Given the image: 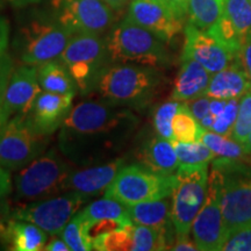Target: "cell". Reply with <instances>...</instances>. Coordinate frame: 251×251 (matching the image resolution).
I'll return each instance as SVG.
<instances>
[{
	"instance_id": "1",
	"label": "cell",
	"mask_w": 251,
	"mask_h": 251,
	"mask_svg": "<svg viewBox=\"0 0 251 251\" xmlns=\"http://www.w3.org/2000/svg\"><path fill=\"white\" fill-rule=\"evenodd\" d=\"M140 124L129 107L83 101L71 109L58 134L59 151L72 165L105 163L127 146Z\"/></svg>"
},
{
	"instance_id": "2",
	"label": "cell",
	"mask_w": 251,
	"mask_h": 251,
	"mask_svg": "<svg viewBox=\"0 0 251 251\" xmlns=\"http://www.w3.org/2000/svg\"><path fill=\"white\" fill-rule=\"evenodd\" d=\"M157 68L133 63H111L103 69L93 92L102 101L129 108H141L151 101L161 85Z\"/></svg>"
},
{
	"instance_id": "3",
	"label": "cell",
	"mask_w": 251,
	"mask_h": 251,
	"mask_svg": "<svg viewBox=\"0 0 251 251\" xmlns=\"http://www.w3.org/2000/svg\"><path fill=\"white\" fill-rule=\"evenodd\" d=\"M106 45L109 63H133L158 69L170 62L164 41L127 17L112 28Z\"/></svg>"
},
{
	"instance_id": "4",
	"label": "cell",
	"mask_w": 251,
	"mask_h": 251,
	"mask_svg": "<svg viewBox=\"0 0 251 251\" xmlns=\"http://www.w3.org/2000/svg\"><path fill=\"white\" fill-rule=\"evenodd\" d=\"M72 171L71 163L51 148L19 170L14 178L17 199L30 202L65 192V183Z\"/></svg>"
},
{
	"instance_id": "5",
	"label": "cell",
	"mask_w": 251,
	"mask_h": 251,
	"mask_svg": "<svg viewBox=\"0 0 251 251\" xmlns=\"http://www.w3.org/2000/svg\"><path fill=\"white\" fill-rule=\"evenodd\" d=\"M248 163L225 157L213 161V166L224 174L221 208L226 236L251 224V164Z\"/></svg>"
},
{
	"instance_id": "6",
	"label": "cell",
	"mask_w": 251,
	"mask_h": 251,
	"mask_svg": "<svg viewBox=\"0 0 251 251\" xmlns=\"http://www.w3.org/2000/svg\"><path fill=\"white\" fill-rule=\"evenodd\" d=\"M70 72L83 96L93 92L97 80L108 65L106 40L97 34L76 33L58 57Z\"/></svg>"
},
{
	"instance_id": "7",
	"label": "cell",
	"mask_w": 251,
	"mask_h": 251,
	"mask_svg": "<svg viewBox=\"0 0 251 251\" xmlns=\"http://www.w3.org/2000/svg\"><path fill=\"white\" fill-rule=\"evenodd\" d=\"M74 33L52 15H36L25 25L19 37V52L24 64L39 65L57 59Z\"/></svg>"
},
{
	"instance_id": "8",
	"label": "cell",
	"mask_w": 251,
	"mask_h": 251,
	"mask_svg": "<svg viewBox=\"0 0 251 251\" xmlns=\"http://www.w3.org/2000/svg\"><path fill=\"white\" fill-rule=\"evenodd\" d=\"M171 194V218L176 235H190L208 188V164L179 165Z\"/></svg>"
},
{
	"instance_id": "9",
	"label": "cell",
	"mask_w": 251,
	"mask_h": 251,
	"mask_svg": "<svg viewBox=\"0 0 251 251\" xmlns=\"http://www.w3.org/2000/svg\"><path fill=\"white\" fill-rule=\"evenodd\" d=\"M50 136L41 134L28 114L9 118L0 135V164L9 171H19L46 151Z\"/></svg>"
},
{
	"instance_id": "10",
	"label": "cell",
	"mask_w": 251,
	"mask_h": 251,
	"mask_svg": "<svg viewBox=\"0 0 251 251\" xmlns=\"http://www.w3.org/2000/svg\"><path fill=\"white\" fill-rule=\"evenodd\" d=\"M176 176L155 174L136 165H125L103 196L113 198L126 206L171 197Z\"/></svg>"
},
{
	"instance_id": "11",
	"label": "cell",
	"mask_w": 251,
	"mask_h": 251,
	"mask_svg": "<svg viewBox=\"0 0 251 251\" xmlns=\"http://www.w3.org/2000/svg\"><path fill=\"white\" fill-rule=\"evenodd\" d=\"M90 198L67 191L57 196L12 207L11 218L36 225L48 235H61L65 226L80 211Z\"/></svg>"
},
{
	"instance_id": "12",
	"label": "cell",
	"mask_w": 251,
	"mask_h": 251,
	"mask_svg": "<svg viewBox=\"0 0 251 251\" xmlns=\"http://www.w3.org/2000/svg\"><path fill=\"white\" fill-rule=\"evenodd\" d=\"M224 174L213 166L208 174V188L203 205L194 219L192 236L199 250H221L226 238L224 215L221 208V192Z\"/></svg>"
},
{
	"instance_id": "13",
	"label": "cell",
	"mask_w": 251,
	"mask_h": 251,
	"mask_svg": "<svg viewBox=\"0 0 251 251\" xmlns=\"http://www.w3.org/2000/svg\"><path fill=\"white\" fill-rule=\"evenodd\" d=\"M52 14L74 34L101 35L114 23L113 9L103 0H52Z\"/></svg>"
},
{
	"instance_id": "14",
	"label": "cell",
	"mask_w": 251,
	"mask_h": 251,
	"mask_svg": "<svg viewBox=\"0 0 251 251\" xmlns=\"http://www.w3.org/2000/svg\"><path fill=\"white\" fill-rule=\"evenodd\" d=\"M184 34L185 42L181 57L196 59L212 75L238 61V55L220 42L209 31L187 24Z\"/></svg>"
},
{
	"instance_id": "15",
	"label": "cell",
	"mask_w": 251,
	"mask_h": 251,
	"mask_svg": "<svg viewBox=\"0 0 251 251\" xmlns=\"http://www.w3.org/2000/svg\"><path fill=\"white\" fill-rule=\"evenodd\" d=\"M127 18L146 28L165 43H170L183 30V20L158 0H133Z\"/></svg>"
},
{
	"instance_id": "16",
	"label": "cell",
	"mask_w": 251,
	"mask_h": 251,
	"mask_svg": "<svg viewBox=\"0 0 251 251\" xmlns=\"http://www.w3.org/2000/svg\"><path fill=\"white\" fill-rule=\"evenodd\" d=\"M125 165L126 159L124 157H115L108 162L74 170L65 183V192L75 191L89 197L90 199L105 193Z\"/></svg>"
},
{
	"instance_id": "17",
	"label": "cell",
	"mask_w": 251,
	"mask_h": 251,
	"mask_svg": "<svg viewBox=\"0 0 251 251\" xmlns=\"http://www.w3.org/2000/svg\"><path fill=\"white\" fill-rule=\"evenodd\" d=\"M42 92L37 79V67L24 64L14 69L4 96V107L11 115L29 114Z\"/></svg>"
},
{
	"instance_id": "18",
	"label": "cell",
	"mask_w": 251,
	"mask_h": 251,
	"mask_svg": "<svg viewBox=\"0 0 251 251\" xmlns=\"http://www.w3.org/2000/svg\"><path fill=\"white\" fill-rule=\"evenodd\" d=\"M76 94H58L42 91L28 118L41 134L51 136L70 114L74 108V98Z\"/></svg>"
},
{
	"instance_id": "19",
	"label": "cell",
	"mask_w": 251,
	"mask_h": 251,
	"mask_svg": "<svg viewBox=\"0 0 251 251\" xmlns=\"http://www.w3.org/2000/svg\"><path fill=\"white\" fill-rule=\"evenodd\" d=\"M0 242L7 250H45L48 234L36 225L13 218L0 222Z\"/></svg>"
},
{
	"instance_id": "20",
	"label": "cell",
	"mask_w": 251,
	"mask_h": 251,
	"mask_svg": "<svg viewBox=\"0 0 251 251\" xmlns=\"http://www.w3.org/2000/svg\"><path fill=\"white\" fill-rule=\"evenodd\" d=\"M139 165L155 174L170 176L179 168L174 142L157 135L147 141L136 153Z\"/></svg>"
},
{
	"instance_id": "21",
	"label": "cell",
	"mask_w": 251,
	"mask_h": 251,
	"mask_svg": "<svg viewBox=\"0 0 251 251\" xmlns=\"http://www.w3.org/2000/svg\"><path fill=\"white\" fill-rule=\"evenodd\" d=\"M212 74L190 57H181V65L175 80L171 100L190 101L198 97L205 96Z\"/></svg>"
},
{
	"instance_id": "22",
	"label": "cell",
	"mask_w": 251,
	"mask_h": 251,
	"mask_svg": "<svg viewBox=\"0 0 251 251\" xmlns=\"http://www.w3.org/2000/svg\"><path fill=\"white\" fill-rule=\"evenodd\" d=\"M251 87V80L236 61L224 70L213 74L207 87L206 96L213 99H240Z\"/></svg>"
},
{
	"instance_id": "23",
	"label": "cell",
	"mask_w": 251,
	"mask_h": 251,
	"mask_svg": "<svg viewBox=\"0 0 251 251\" xmlns=\"http://www.w3.org/2000/svg\"><path fill=\"white\" fill-rule=\"evenodd\" d=\"M128 213L133 225L147 226L163 231L176 233L171 218L170 197L134 203L128 206Z\"/></svg>"
},
{
	"instance_id": "24",
	"label": "cell",
	"mask_w": 251,
	"mask_h": 251,
	"mask_svg": "<svg viewBox=\"0 0 251 251\" xmlns=\"http://www.w3.org/2000/svg\"><path fill=\"white\" fill-rule=\"evenodd\" d=\"M37 79L42 91L58 94L77 92V85L70 72L59 59L46 62L37 67Z\"/></svg>"
},
{
	"instance_id": "25",
	"label": "cell",
	"mask_w": 251,
	"mask_h": 251,
	"mask_svg": "<svg viewBox=\"0 0 251 251\" xmlns=\"http://www.w3.org/2000/svg\"><path fill=\"white\" fill-rule=\"evenodd\" d=\"M133 251H159L171 249L176 233H169L147 226L134 225L133 230Z\"/></svg>"
},
{
	"instance_id": "26",
	"label": "cell",
	"mask_w": 251,
	"mask_h": 251,
	"mask_svg": "<svg viewBox=\"0 0 251 251\" xmlns=\"http://www.w3.org/2000/svg\"><path fill=\"white\" fill-rule=\"evenodd\" d=\"M224 14V0H188V24L201 30L209 29Z\"/></svg>"
},
{
	"instance_id": "27",
	"label": "cell",
	"mask_w": 251,
	"mask_h": 251,
	"mask_svg": "<svg viewBox=\"0 0 251 251\" xmlns=\"http://www.w3.org/2000/svg\"><path fill=\"white\" fill-rule=\"evenodd\" d=\"M78 215L84 221L114 219L131 222L129 219V213H128V206L109 197H105L102 199L90 202L81 211L78 212Z\"/></svg>"
},
{
	"instance_id": "28",
	"label": "cell",
	"mask_w": 251,
	"mask_h": 251,
	"mask_svg": "<svg viewBox=\"0 0 251 251\" xmlns=\"http://www.w3.org/2000/svg\"><path fill=\"white\" fill-rule=\"evenodd\" d=\"M200 141L206 144L216 157H225L238 161H251V156L248 153L243 144L236 142L231 137L218 134L212 130H203Z\"/></svg>"
},
{
	"instance_id": "29",
	"label": "cell",
	"mask_w": 251,
	"mask_h": 251,
	"mask_svg": "<svg viewBox=\"0 0 251 251\" xmlns=\"http://www.w3.org/2000/svg\"><path fill=\"white\" fill-rule=\"evenodd\" d=\"M175 141L180 142H198L201 139L202 131L205 130L191 113L186 101H181L180 107L172 121Z\"/></svg>"
},
{
	"instance_id": "30",
	"label": "cell",
	"mask_w": 251,
	"mask_h": 251,
	"mask_svg": "<svg viewBox=\"0 0 251 251\" xmlns=\"http://www.w3.org/2000/svg\"><path fill=\"white\" fill-rule=\"evenodd\" d=\"M224 14L233 24L242 43L251 39L250 0H224Z\"/></svg>"
},
{
	"instance_id": "31",
	"label": "cell",
	"mask_w": 251,
	"mask_h": 251,
	"mask_svg": "<svg viewBox=\"0 0 251 251\" xmlns=\"http://www.w3.org/2000/svg\"><path fill=\"white\" fill-rule=\"evenodd\" d=\"M180 165H205L214 161L216 155L201 141L198 142H180L174 141Z\"/></svg>"
},
{
	"instance_id": "32",
	"label": "cell",
	"mask_w": 251,
	"mask_h": 251,
	"mask_svg": "<svg viewBox=\"0 0 251 251\" xmlns=\"http://www.w3.org/2000/svg\"><path fill=\"white\" fill-rule=\"evenodd\" d=\"M61 237L65 241L71 251L93 250L92 241L90 240L86 233L85 221L78 215V213L63 229Z\"/></svg>"
},
{
	"instance_id": "33",
	"label": "cell",
	"mask_w": 251,
	"mask_h": 251,
	"mask_svg": "<svg viewBox=\"0 0 251 251\" xmlns=\"http://www.w3.org/2000/svg\"><path fill=\"white\" fill-rule=\"evenodd\" d=\"M133 226H128L111 233L103 234L92 241L93 250L99 251H127L131 250L133 244Z\"/></svg>"
},
{
	"instance_id": "34",
	"label": "cell",
	"mask_w": 251,
	"mask_h": 251,
	"mask_svg": "<svg viewBox=\"0 0 251 251\" xmlns=\"http://www.w3.org/2000/svg\"><path fill=\"white\" fill-rule=\"evenodd\" d=\"M251 134V87L240 98L236 120L230 137L236 142L246 144Z\"/></svg>"
},
{
	"instance_id": "35",
	"label": "cell",
	"mask_w": 251,
	"mask_h": 251,
	"mask_svg": "<svg viewBox=\"0 0 251 251\" xmlns=\"http://www.w3.org/2000/svg\"><path fill=\"white\" fill-rule=\"evenodd\" d=\"M180 101L170 100V101H166L158 106L153 113L152 122L157 135L163 139L171 141V142L175 141L172 121H174L175 115L177 114L178 109L180 107Z\"/></svg>"
},
{
	"instance_id": "36",
	"label": "cell",
	"mask_w": 251,
	"mask_h": 251,
	"mask_svg": "<svg viewBox=\"0 0 251 251\" xmlns=\"http://www.w3.org/2000/svg\"><path fill=\"white\" fill-rule=\"evenodd\" d=\"M238 101H240V99L228 100L224 111L220 113L218 117L214 118V124H213L212 131H215V133L218 134L230 137L235 120H236Z\"/></svg>"
},
{
	"instance_id": "37",
	"label": "cell",
	"mask_w": 251,
	"mask_h": 251,
	"mask_svg": "<svg viewBox=\"0 0 251 251\" xmlns=\"http://www.w3.org/2000/svg\"><path fill=\"white\" fill-rule=\"evenodd\" d=\"M221 250L224 251H251V224L235 229L225 238Z\"/></svg>"
},
{
	"instance_id": "38",
	"label": "cell",
	"mask_w": 251,
	"mask_h": 251,
	"mask_svg": "<svg viewBox=\"0 0 251 251\" xmlns=\"http://www.w3.org/2000/svg\"><path fill=\"white\" fill-rule=\"evenodd\" d=\"M14 70V62L7 52L0 56V105L4 102V96L8 80Z\"/></svg>"
},
{
	"instance_id": "39",
	"label": "cell",
	"mask_w": 251,
	"mask_h": 251,
	"mask_svg": "<svg viewBox=\"0 0 251 251\" xmlns=\"http://www.w3.org/2000/svg\"><path fill=\"white\" fill-rule=\"evenodd\" d=\"M211 100L212 98H209L208 96H201L198 97L196 99L190 100V101H186L188 108L192 114L194 115V118L197 119L198 121L202 120L205 119L207 115H209V106H211Z\"/></svg>"
},
{
	"instance_id": "40",
	"label": "cell",
	"mask_w": 251,
	"mask_h": 251,
	"mask_svg": "<svg viewBox=\"0 0 251 251\" xmlns=\"http://www.w3.org/2000/svg\"><path fill=\"white\" fill-rule=\"evenodd\" d=\"M238 61L241 63V67L246 71L247 76L251 80V39L244 42L238 52Z\"/></svg>"
},
{
	"instance_id": "41",
	"label": "cell",
	"mask_w": 251,
	"mask_h": 251,
	"mask_svg": "<svg viewBox=\"0 0 251 251\" xmlns=\"http://www.w3.org/2000/svg\"><path fill=\"white\" fill-rule=\"evenodd\" d=\"M170 250L175 251H197L199 250V248L190 238V235H176L174 244H172Z\"/></svg>"
},
{
	"instance_id": "42",
	"label": "cell",
	"mask_w": 251,
	"mask_h": 251,
	"mask_svg": "<svg viewBox=\"0 0 251 251\" xmlns=\"http://www.w3.org/2000/svg\"><path fill=\"white\" fill-rule=\"evenodd\" d=\"M13 190L12 177L9 170L0 165V199H4Z\"/></svg>"
},
{
	"instance_id": "43",
	"label": "cell",
	"mask_w": 251,
	"mask_h": 251,
	"mask_svg": "<svg viewBox=\"0 0 251 251\" xmlns=\"http://www.w3.org/2000/svg\"><path fill=\"white\" fill-rule=\"evenodd\" d=\"M9 34H11V27L8 20L4 17H0V56L5 54L8 48Z\"/></svg>"
},
{
	"instance_id": "44",
	"label": "cell",
	"mask_w": 251,
	"mask_h": 251,
	"mask_svg": "<svg viewBox=\"0 0 251 251\" xmlns=\"http://www.w3.org/2000/svg\"><path fill=\"white\" fill-rule=\"evenodd\" d=\"M165 4L181 20L187 15L188 0H165Z\"/></svg>"
},
{
	"instance_id": "45",
	"label": "cell",
	"mask_w": 251,
	"mask_h": 251,
	"mask_svg": "<svg viewBox=\"0 0 251 251\" xmlns=\"http://www.w3.org/2000/svg\"><path fill=\"white\" fill-rule=\"evenodd\" d=\"M61 235H52V238L48 241L45 247L47 251H70V248L65 243V241L61 237Z\"/></svg>"
},
{
	"instance_id": "46",
	"label": "cell",
	"mask_w": 251,
	"mask_h": 251,
	"mask_svg": "<svg viewBox=\"0 0 251 251\" xmlns=\"http://www.w3.org/2000/svg\"><path fill=\"white\" fill-rule=\"evenodd\" d=\"M11 212H12V207L9 205L7 200H6V198H4V199H0V222L5 221L6 219L11 218Z\"/></svg>"
},
{
	"instance_id": "47",
	"label": "cell",
	"mask_w": 251,
	"mask_h": 251,
	"mask_svg": "<svg viewBox=\"0 0 251 251\" xmlns=\"http://www.w3.org/2000/svg\"><path fill=\"white\" fill-rule=\"evenodd\" d=\"M9 117H11V114L4 107V105H0V135H1L2 130L5 129L6 125H7L9 120Z\"/></svg>"
},
{
	"instance_id": "48",
	"label": "cell",
	"mask_w": 251,
	"mask_h": 251,
	"mask_svg": "<svg viewBox=\"0 0 251 251\" xmlns=\"http://www.w3.org/2000/svg\"><path fill=\"white\" fill-rule=\"evenodd\" d=\"M7 1L14 7H26V6L37 4L41 0H7Z\"/></svg>"
},
{
	"instance_id": "49",
	"label": "cell",
	"mask_w": 251,
	"mask_h": 251,
	"mask_svg": "<svg viewBox=\"0 0 251 251\" xmlns=\"http://www.w3.org/2000/svg\"><path fill=\"white\" fill-rule=\"evenodd\" d=\"M103 1L109 6L113 11H119V9L124 7L128 0H103Z\"/></svg>"
},
{
	"instance_id": "50",
	"label": "cell",
	"mask_w": 251,
	"mask_h": 251,
	"mask_svg": "<svg viewBox=\"0 0 251 251\" xmlns=\"http://www.w3.org/2000/svg\"><path fill=\"white\" fill-rule=\"evenodd\" d=\"M244 147H246V150L248 151V153L251 156V134L249 135V139H248L247 143L244 144Z\"/></svg>"
},
{
	"instance_id": "51",
	"label": "cell",
	"mask_w": 251,
	"mask_h": 251,
	"mask_svg": "<svg viewBox=\"0 0 251 251\" xmlns=\"http://www.w3.org/2000/svg\"><path fill=\"white\" fill-rule=\"evenodd\" d=\"M158 1H162V2H165V0H158Z\"/></svg>"
},
{
	"instance_id": "52",
	"label": "cell",
	"mask_w": 251,
	"mask_h": 251,
	"mask_svg": "<svg viewBox=\"0 0 251 251\" xmlns=\"http://www.w3.org/2000/svg\"><path fill=\"white\" fill-rule=\"evenodd\" d=\"M0 247H1V242H0Z\"/></svg>"
},
{
	"instance_id": "53",
	"label": "cell",
	"mask_w": 251,
	"mask_h": 251,
	"mask_svg": "<svg viewBox=\"0 0 251 251\" xmlns=\"http://www.w3.org/2000/svg\"><path fill=\"white\" fill-rule=\"evenodd\" d=\"M0 4H1V0H0Z\"/></svg>"
},
{
	"instance_id": "54",
	"label": "cell",
	"mask_w": 251,
	"mask_h": 251,
	"mask_svg": "<svg viewBox=\"0 0 251 251\" xmlns=\"http://www.w3.org/2000/svg\"><path fill=\"white\" fill-rule=\"evenodd\" d=\"M250 4H251V0H250Z\"/></svg>"
},
{
	"instance_id": "55",
	"label": "cell",
	"mask_w": 251,
	"mask_h": 251,
	"mask_svg": "<svg viewBox=\"0 0 251 251\" xmlns=\"http://www.w3.org/2000/svg\"><path fill=\"white\" fill-rule=\"evenodd\" d=\"M0 165H1V164H0Z\"/></svg>"
}]
</instances>
